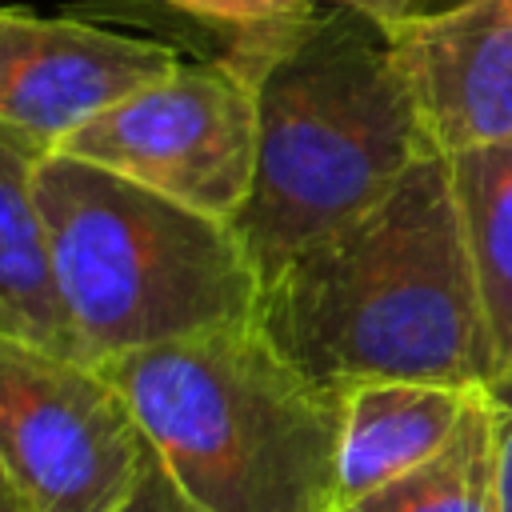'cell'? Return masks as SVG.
Segmentation results:
<instances>
[{"label":"cell","mask_w":512,"mask_h":512,"mask_svg":"<svg viewBox=\"0 0 512 512\" xmlns=\"http://www.w3.org/2000/svg\"><path fill=\"white\" fill-rule=\"evenodd\" d=\"M256 324L336 392L360 380H496L448 160L428 152L384 200L300 248L260 288Z\"/></svg>","instance_id":"1"},{"label":"cell","mask_w":512,"mask_h":512,"mask_svg":"<svg viewBox=\"0 0 512 512\" xmlns=\"http://www.w3.org/2000/svg\"><path fill=\"white\" fill-rule=\"evenodd\" d=\"M160 472L200 512H332L340 392L308 380L256 320L96 364Z\"/></svg>","instance_id":"2"},{"label":"cell","mask_w":512,"mask_h":512,"mask_svg":"<svg viewBox=\"0 0 512 512\" xmlns=\"http://www.w3.org/2000/svg\"><path fill=\"white\" fill-rule=\"evenodd\" d=\"M256 112V180L232 228L260 288L432 152L388 32L348 8L300 28L256 84Z\"/></svg>","instance_id":"3"},{"label":"cell","mask_w":512,"mask_h":512,"mask_svg":"<svg viewBox=\"0 0 512 512\" xmlns=\"http://www.w3.org/2000/svg\"><path fill=\"white\" fill-rule=\"evenodd\" d=\"M36 196L84 364L256 320L260 276L232 224L60 152L40 156Z\"/></svg>","instance_id":"4"},{"label":"cell","mask_w":512,"mask_h":512,"mask_svg":"<svg viewBox=\"0 0 512 512\" xmlns=\"http://www.w3.org/2000/svg\"><path fill=\"white\" fill-rule=\"evenodd\" d=\"M152 448L96 368L0 332V468L24 512H120Z\"/></svg>","instance_id":"5"},{"label":"cell","mask_w":512,"mask_h":512,"mask_svg":"<svg viewBox=\"0 0 512 512\" xmlns=\"http://www.w3.org/2000/svg\"><path fill=\"white\" fill-rule=\"evenodd\" d=\"M256 144V92L232 72L184 56L172 72L88 116L48 152L76 156L232 224L252 196Z\"/></svg>","instance_id":"6"},{"label":"cell","mask_w":512,"mask_h":512,"mask_svg":"<svg viewBox=\"0 0 512 512\" xmlns=\"http://www.w3.org/2000/svg\"><path fill=\"white\" fill-rule=\"evenodd\" d=\"M184 56L152 36L84 16L0 8V128L52 148Z\"/></svg>","instance_id":"7"},{"label":"cell","mask_w":512,"mask_h":512,"mask_svg":"<svg viewBox=\"0 0 512 512\" xmlns=\"http://www.w3.org/2000/svg\"><path fill=\"white\" fill-rule=\"evenodd\" d=\"M388 40L436 156L512 140V0H460Z\"/></svg>","instance_id":"8"},{"label":"cell","mask_w":512,"mask_h":512,"mask_svg":"<svg viewBox=\"0 0 512 512\" xmlns=\"http://www.w3.org/2000/svg\"><path fill=\"white\" fill-rule=\"evenodd\" d=\"M480 388L436 380H360L340 388L336 504L432 460L456 436Z\"/></svg>","instance_id":"9"},{"label":"cell","mask_w":512,"mask_h":512,"mask_svg":"<svg viewBox=\"0 0 512 512\" xmlns=\"http://www.w3.org/2000/svg\"><path fill=\"white\" fill-rule=\"evenodd\" d=\"M72 16L140 28L152 40L192 52L200 64H216L244 80L252 92L276 56L320 12L316 0H72Z\"/></svg>","instance_id":"10"},{"label":"cell","mask_w":512,"mask_h":512,"mask_svg":"<svg viewBox=\"0 0 512 512\" xmlns=\"http://www.w3.org/2000/svg\"><path fill=\"white\" fill-rule=\"evenodd\" d=\"M44 152L48 148L0 128V332L76 356L52 268V240L36 196V164Z\"/></svg>","instance_id":"11"},{"label":"cell","mask_w":512,"mask_h":512,"mask_svg":"<svg viewBox=\"0 0 512 512\" xmlns=\"http://www.w3.org/2000/svg\"><path fill=\"white\" fill-rule=\"evenodd\" d=\"M444 160L452 168V188L476 264L500 376H512V140Z\"/></svg>","instance_id":"12"},{"label":"cell","mask_w":512,"mask_h":512,"mask_svg":"<svg viewBox=\"0 0 512 512\" xmlns=\"http://www.w3.org/2000/svg\"><path fill=\"white\" fill-rule=\"evenodd\" d=\"M332 512H500L496 420L480 388L456 436L420 468L388 480Z\"/></svg>","instance_id":"13"},{"label":"cell","mask_w":512,"mask_h":512,"mask_svg":"<svg viewBox=\"0 0 512 512\" xmlns=\"http://www.w3.org/2000/svg\"><path fill=\"white\" fill-rule=\"evenodd\" d=\"M320 8H348L364 20H372L376 28L392 32V28H404L412 20H424V16H436L460 0H316Z\"/></svg>","instance_id":"14"},{"label":"cell","mask_w":512,"mask_h":512,"mask_svg":"<svg viewBox=\"0 0 512 512\" xmlns=\"http://www.w3.org/2000/svg\"><path fill=\"white\" fill-rule=\"evenodd\" d=\"M496 420V464H500V512H512V376L484 384Z\"/></svg>","instance_id":"15"},{"label":"cell","mask_w":512,"mask_h":512,"mask_svg":"<svg viewBox=\"0 0 512 512\" xmlns=\"http://www.w3.org/2000/svg\"><path fill=\"white\" fill-rule=\"evenodd\" d=\"M120 512H200V508L160 472V464H156V456H152V464H148V472H144L136 496H132Z\"/></svg>","instance_id":"16"},{"label":"cell","mask_w":512,"mask_h":512,"mask_svg":"<svg viewBox=\"0 0 512 512\" xmlns=\"http://www.w3.org/2000/svg\"><path fill=\"white\" fill-rule=\"evenodd\" d=\"M0 512H24V504H20V496L12 492V484H8V476H4V468H0Z\"/></svg>","instance_id":"17"}]
</instances>
